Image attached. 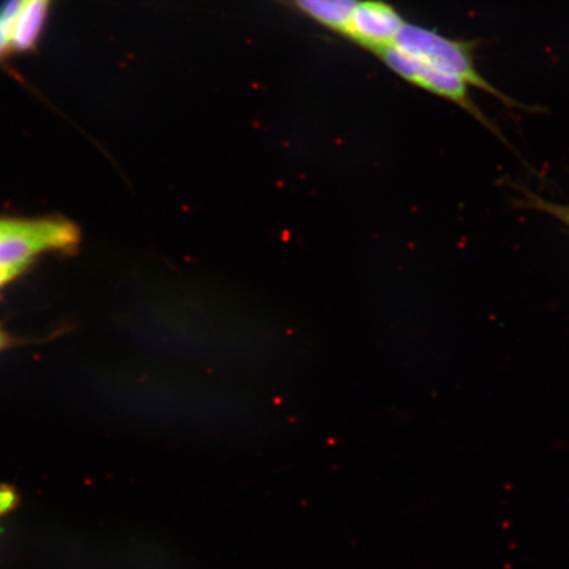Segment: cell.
<instances>
[{"label": "cell", "instance_id": "obj_1", "mask_svg": "<svg viewBox=\"0 0 569 569\" xmlns=\"http://www.w3.org/2000/svg\"><path fill=\"white\" fill-rule=\"evenodd\" d=\"M80 243V229L66 218L0 217V291L44 256L73 253Z\"/></svg>", "mask_w": 569, "mask_h": 569}, {"label": "cell", "instance_id": "obj_2", "mask_svg": "<svg viewBox=\"0 0 569 569\" xmlns=\"http://www.w3.org/2000/svg\"><path fill=\"white\" fill-rule=\"evenodd\" d=\"M389 47L426 68L458 77L469 87L487 91L503 103L516 104L481 76L475 63L472 42L448 39L443 34L407 21Z\"/></svg>", "mask_w": 569, "mask_h": 569}, {"label": "cell", "instance_id": "obj_3", "mask_svg": "<svg viewBox=\"0 0 569 569\" xmlns=\"http://www.w3.org/2000/svg\"><path fill=\"white\" fill-rule=\"evenodd\" d=\"M379 57L391 71H395V73L403 78L405 81L447 99V101L471 113V116L478 119L482 124L492 128L488 123L486 116H483L479 107L476 106L471 92H469V84L466 81L460 80L458 77L439 73V71L411 61L408 57L398 53L396 49L391 47L383 49V51L379 53Z\"/></svg>", "mask_w": 569, "mask_h": 569}, {"label": "cell", "instance_id": "obj_4", "mask_svg": "<svg viewBox=\"0 0 569 569\" xmlns=\"http://www.w3.org/2000/svg\"><path fill=\"white\" fill-rule=\"evenodd\" d=\"M407 21L383 0H359L345 31L347 39L379 54L391 46Z\"/></svg>", "mask_w": 569, "mask_h": 569}, {"label": "cell", "instance_id": "obj_5", "mask_svg": "<svg viewBox=\"0 0 569 569\" xmlns=\"http://www.w3.org/2000/svg\"><path fill=\"white\" fill-rule=\"evenodd\" d=\"M52 6L53 0H21L12 32L13 56L38 51L51 18Z\"/></svg>", "mask_w": 569, "mask_h": 569}, {"label": "cell", "instance_id": "obj_6", "mask_svg": "<svg viewBox=\"0 0 569 569\" xmlns=\"http://www.w3.org/2000/svg\"><path fill=\"white\" fill-rule=\"evenodd\" d=\"M289 2L319 26L343 34L359 0H289Z\"/></svg>", "mask_w": 569, "mask_h": 569}, {"label": "cell", "instance_id": "obj_7", "mask_svg": "<svg viewBox=\"0 0 569 569\" xmlns=\"http://www.w3.org/2000/svg\"><path fill=\"white\" fill-rule=\"evenodd\" d=\"M21 0H2L0 2V66L13 56V24L20 9Z\"/></svg>", "mask_w": 569, "mask_h": 569}, {"label": "cell", "instance_id": "obj_8", "mask_svg": "<svg viewBox=\"0 0 569 569\" xmlns=\"http://www.w3.org/2000/svg\"><path fill=\"white\" fill-rule=\"evenodd\" d=\"M19 502L20 497L16 488L10 486L0 487V521L12 513L18 508Z\"/></svg>", "mask_w": 569, "mask_h": 569}, {"label": "cell", "instance_id": "obj_9", "mask_svg": "<svg viewBox=\"0 0 569 569\" xmlns=\"http://www.w3.org/2000/svg\"><path fill=\"white\" fill-rule=\"evenodd\" d=\"M542 210L552 213V216L557 217L565 222L569 227V208H565V206H558L547 202H538Z\"/></svg>", "mask_w": 569, "mask_h": 569}, {"label": "cell", "instance_id": "obj_10", "mask_svg": "<svg viewBox=\"0 0 569 569\" xmlns=\"http://www.w3.org/2000/svg\"><path fill=\"white\" fill-rule=\"evenodd\" d=\"M17 343L16 338L10 336L2 326H0V355L4 351L10 350V348Z\"/></svg>", "mask_w": 569, "mask_h": 569}]
</instances>
